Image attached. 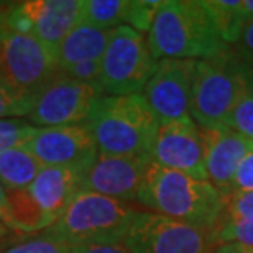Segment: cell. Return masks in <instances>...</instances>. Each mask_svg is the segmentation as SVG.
Returning <instances> with one entry per match:
<instances>
[{"label": "cell", "instance_id": "6da1fadb", "mask_svg": "<svg viewBox=\"0 0 253 253\" xmlns=\"http://www.w3.org/2000/svg\"><path fill=\"white\" fill-rule=\"evenodd\" d=\"M136 202L145 211L211 232L220 220L225 197L207 179L148 163Z\"/></svg>", "mask_w": 253, "mask_h": 253}, {"label": "cell", "instance_id": "7a4b0ae2", "mask_svg": "<svg viewBox=\"0 0 253 253\" xmlns=\"http://www.w3.org/2000/svg\"><path fill=\"white\" fill-rule=\"evenodd\" d=\"M146 42L156 61H206L230 48L220 38L202 0H163Z\"/></svg>", "mask_w": 253, "mask_h": 253}, {"label": "cell", "instance_id": "3957f363", "mask_svg": "<svg viewBox=\"0 0 253 253\" xmlns=\"http://www.w3.org/2000/svg\"><path fill=\"white\" fill-rule=\"evenodd\" d=\"M84 125L99 153L148 156L160 124L143 95L130 94L100 95Z\"/></svg>", "mask_w": 253, "mask_h": 253}, {"label": "cell", "instance_id": "277c9868", "mask_svg": "<svg viewBox=\"0 0 253 253\" xmlns=\"http://www.w3.org/2000/svg\"><path fill=\"white\" fill-rule=\"evenodd\" d=\"M136 211L130 204L110 197L79 192L63 214L43 232L68 247L124 244Z\"/></svg>", "mask_w": 253, "mask_h": 253}, {"label": "cell", "instance_id": "5b68a950", "mask_svg": "<svg viewBox=\"0 0 253 253\" xmlns=\"http://www.w3.org/2000/svg\"><path fill=\"white\" fill-rule=\"evenodd\" d=\"M56 74L53 54L40 40L0 20V83L15 97L33 107L35 97Z\"/></svg>", "mask_w": 253, "mask_h": 253}, {"label": "cell", "instance_id": "8992f818", "mask_svg": "<svg viewBox=\"0 0 253 253\" xmlns=\"http://www.w3.org/2000/svg\"><path fill=\"white\" fill-rule=\"evenodd\" d=\"M244 61L229 48L219 56L196 63L191 119L202 130L227 126L240 87Z\"/></svg>", "mask_w": 253, "mask_h": 253}, {"label": "cell", "instance_id": "52a82bcc", "mask_svg": "<svg viewBox=\"0 0 253 253\" xmlns=\"http://www.w3.org/2000/svg\"><path fill=\"white\" fill-rule=\"evenodd\" d=\"M158 61L150 51L146 35L117 27L100 58V87L104 95L141 94Z\"/></svg>", "mask_w": 253, "mask_h": 253}, {"label": "cell", "instance_id": "ba28073f", "mask_svg": "<svg viewBox=\"0 0 253 253\" xmlns=\"http://www.w3.org/2000/svg\"><path fill=\"white\" fill-rule=\"evenodd\" d=\"M81 10L83 0H28L0 5V20L20 33L33 35L54 58L61 42L79 25Z\"/></svg>", "mask_w": 253, "mask_h": 253}, {"label": "cell", "instance_id": "9c48e42d", "mask_svg": "<svg viewBox=\"0 0 253 253\" xmlns=\"http://www.w3.org/2000/svg\"><path fill=\"white\" fill-rule=\"evenodd\" d=\"M124 245L130 253H214L215 247L211 232L140 209Z\"/></svg>", "mask_w": 253, "mask_h": 253}, {"label": "cell", "instance_id": "30bf717a", "mask_svg": "<svg viewBox=\"0 0 253 253\" xmlns=\"http://www.w3.org/2000/svg\"><path fill=\"white\" fill-rule=\"evenodd\" d=\"M100 95L104 92L99 84L81 83L58 73L35 97L28 122L40 128L84 124Z\"/></svg>", "mask_w": 253, "mask_h": 253}, {"label": "cell", "instance_id": "8fae6325", "mask_svg": "<svg viewBox=\"0 0 253 253\" xmlns=\"http://www.w3.org/2000/svg\"><path fill=\"white\" fill-rule=\"evenodd\" d=\"M196 63L188 59H160L150 81L141 90L158 124L191 117Z\"/></svg>", "mask_w": 253, "mask_h": 253}, {"label": "cell", "instance_id": "7c38bea8", "mask_svg": "<svg viewBox=\"0 0 253 253\" xmlns=\"http://www.w3.org/2000/svg\"><path fill=\"white\" fill-rule=\"evenodd\" d=\"M148 160L161 168L207 179L202 130L191 117L160 124L148 151Z\"/></svg>", "mask_w": 253, "mask_h": 253}, {"label": "cell", "instance_id": "4fadbf2b", "mask_svg": "<svg viewBox=\"0 0 253 253\" xmlns=\"http://www.w3.org/2000/svg\"><path fill=\"white\" fill-rule=\"evenodd\" d=\"M25 148L43 166H59L83 171L99 155L97 146L84 124L37 128Z\"/></svg>", "mask_w": 253, "mask_h": 253}, {"label": "cell", "instance_id": "5bb4252c", "mask_svg": "<svg viewBox=\"0 0 253 253\" xmlns=\"http://www.w3.org/2000/svg\"><path fill=\"white\" fill-rule=\"evenodd\" d=\"M148 163V156L99 153L87 168L81 171L79 192H94L125 204L136 202Z\"/></svg>", "mask_w": 253, "mask_h": 253}, {"label": "cell", "instance_id": "9a60e30c", "mask_svg": "<svg viewBox=\"0 0 253 253\" xmlns=\"http://www.w3.org/2000/svg\"><path fill=\"white\" fill-rule=\"evenodd\" d=\"M202 138L206 146L207 181L227 199L232 194L237 169L252 150L253 140L229 126L202 130Z\"/></svg>", "mask_w": 253, "mask_h": 253}, {"label": "cell", "instance_id": "2e32d148", "mask_svg": "<svg viewBox=\"0 0 253 253\" xmlns=\"http://www.w3.org/2000/svg\"><path fill=\"white\" fill-rule=\"evenodd\" d=\"M81 171L59 166H43L30 184V194L46 215L56 220L79 194Z\"/></svg>", "mask_w": 253, "mask_h": 253}, {"label": "cell", "instance_id": "e0dca14e", "mask_svg": "<svg viewBox=\"0 0 253 253\" xmlns=\"http://www.w3.org/2000/svg\"><path fill=\"white\" fill-rule=\"evenodd\" d=\"M112 37V30H99L87 25H78L54 53L56 71L61 73L69 66L100 59Z\"/></svg>", "mask_w": 253, "mask_h": 253}, {"label": "cell", "instance_id": "ac0fdd59", "mask_svg": "<svg viewBox=\"0 0 253 253\" xmlns=\"http://www.w3.org/2000/svg\"><path fill=\"white\" fill-rule=\"evenodd\" d=\"M7 211H5V225L17 234H40L53 224V219L43 212L37 204L28 189H7Z\"/></svg>", "mask_w": 253, "mask_h": 253}, {"label": "cell", "instance_id": "d6986e66", "mask_svg": "<svg viewBox=\"0 0 253 253\" xmlns=\"http://www.w3.org/2000/svg\"><path fill=\"white\" fill-rule=\"evenodd\" d=\"M43 165L25 148L0 153V181L7 189H28Z\"/></svg>", "mask_w": 253, "mask_h": 253}, {"label": "cell", "instance_id": "ffe728a7", "mask_svg": "<svg viewBox=\"0 0 253 253\" xmlns=\"http://www.w3.org/2000/svg\"><path fill=\"white\" fill-rule=\"evenodd\" d=\"M217 32L225 44L234 46L249 25L244 12V0H202Z\"/></svg>", "mask_w": 253, "mask_h": 253}, {"label": "cell", "instance_id": "44dd1931", "mask_svg": "<svg viewBox=\"0 0 253 253\" xmlns=\"http://www.w3.org/2000/svg\"><path fill=\"white\" fill-rule=\"evenodd\" d=\"M130 0H83L79 25L114 30L126 25Z\"/></svg>", "mask_w": 253, "mask_h": 253}, {"label": "cell", "instance_id": "7402d4cb", "mask_svg": "<svg viewBox=\"0 0 253 253\" xmlns=\"http://www.w3.org/2000/svg\"><path fill=\"white\" fill-rule=\"evenodd\" d=\"M227 126L253 140V66L244 63L240 73V87L235 104L227 120Z\"/></svg>", "mask_w": 253, "mask_h": 253}, {"label": "cell", "instance_id": "603a6c76", "mask_svg": "<svg viewBox=\"0 0 253 253\" xmlns=\"http://www.w3.org/2000/svg\"><path fill=\"white\" fill-rule=\"evenodd\" d=\"M69 247L61 240L48 235L46 232L40 234H17L12 232L7 239L0 242V253H68Z\"/></svg>", "mask_w": 253, "mask_h": 253}, {"label": "cell", "instance_id": "cb8c5ba5", "mask_svg": "<svg viewBox=\"0 0 253 253\" xmlns=\"http://www.w3.org/2000/svg\"><path fill=\"white\" fill-rule=\"evenodd\" d=\"M214 245L237 244L253 247V220L250 219H220L211 230Z\"/></svg>", "mask_w": 253, "mask_h": 253}, {"label": "cell", "instance_id": "d4e9b609", "mask_svg": "<svg viewBox=\"0 0 253 253\" xmlns=\"http://www.w3.org/2000/svg\"><path fill=\"white\" fill-rule=\"evenodd\" d=\"M38 126H33L23 119L0 120V153L12 148H20L32 138Z\"/></svg>", "mask_w": 253, "mask_h": 253}, {"label": "cell", "instance_id": "484cf974", "mask_svg": "<svg viewBox=\"0 0 253 253\" xmlns=\"http://www.w3.org/2000/svg\"><path fill=\"white\" fill-rule=\"evenodd\" d=\"M161 2L163 0H130L128 20H126L125 27L133 28L143 35L148 33Z\"/></svg>", "mask_w": 253, "mask_h": 253}, {"label": "cell", "instance_id": "4316f807", "mask_svg": "<svg viewBox=\"0 0 253 253\" xmlns=\"http://www.w3.org/2000/svg\"><path fill=\"white\" fill-rule=\"evenodd\" d=\"M220 219H250L253 220V191H235L225 199L224 214Z\"/></svg>", "mask_w": 253, "mask_h": 253}, {"label": "cell", "instance_id": "83f0119b", "mask_svg": "<svg viewBox=\"0 0 253 253\" xmlns=\"http://www.w3.org/2000/svg\"><path fill=\"white\" fill-rule=\"evenodd\" d=\"M59 74L66 76V78L81 81V83L100 85V59H95V61H84V63L69 66V68H66Z\"/></svg>", "mask_w": 253, "mask_h": 253}, {"label": "cell", "instance_id": "f1b7e54d", "mask_svg": "<svg viewBox=\"0 0 253 253\" xmlns=\"http://www.w3.org/2000/svg\"><path fill=\"white\" fill-rule=\"evenodd\" d=\"M32 112V105L17 99L0 83V120L3 117H23Z\"/></svg>", "mask_w": 253, "mask_h": 253}, {"label": "cell", "instance_id": "f546056e", "mask_svg": "<svg viewBox=\"0 0 253 253\" xmlns=\"http://www.w3.org/2000/svg\"><path fill=\"white\" fill-rule=\"evenodd\" d=\"M235 191H253V146L235 173L232 192Z\"/></svg>", "mask_w": 253, "mask_h": 253}, {"label": "cell", "instance_id": "4dcf8cb0", "mask_svg": "<svg viewBox=\"0 0 253 253\" xmlns=\"http://www.w3.org/2000/svg\"><path fill=\"white\" fill-rule=\"evenodd\" d=\"M230 48H232V51L242 59V61L253 66V22H250L249 25H247L240 40Z\"/></svg>", "mask_w": 253, "mask_h": 253}, {"label": "cell", "instance_id": "1f68e13d", "mask_svg": "<svg viewBox=\"0 0 253 253\" xmlns=\"http://www.w3.org/2000/svg\"><path fill=\"white\" fill-rule=\"evenodd\" d=\"M68 253H130V250L124 244H105V245L69 247Z\"/></svg>", "mask_w": 253, "mask_h": 253}, {"label": "cell", "instance_id": "d6a6232c", "mask_svg": "<svg viewBox=\"0 0 253 253\" xmlns=\"http://www.w3.org/2000/svg\"><path fill=\"white\" fill-rule=\"evenodd\" d=\"M214 253H253V247H244L237 244H222L214 247Z\"/></svg>", "mask_w": 253, "mask_h": 253}, {"label": "cell", "instance_id": "836d02e7", "mask_svg": "<svg viewBox=\"0 0 253 253\" xmlns=\"http://www.w3.org/2000/svg\"><path fill=\"white\" fill-rule=\"evenodd\" d=\"M5 211H7V197H5V186L0 181V220L5 224Z\"/></svg>", "mask_w": 253, "mask_h": 253}, {"label": "cell", "instance_id": "e575fe53", "mask_svg": "<svg viewBox=\"0 0 253 253\" xmlns=\"http://www.w3.org/2000/svg\"><path fill=\"white\" fill-rule=\"evenodd\" d=\"M244 12L247 15L249 23L253 22V0H244Z\"/></svg>", "mask_w": 253, "mask_h": 253}, {"label": "cell", "instance_id": "d590c367", "mask_svg": "<svg viewBox=\"0 0 253 253\" xmlns=\"http://www.w3.org/2000/svg\"><path fill=\"white\" fill-rule=\"evenodd\" d=\"M10 234H12V230H10L8 227L5 225L2 220H0V242H2L3 239H7Z\"/></svg>", "mask_w": 253, "mask_h": 253}]
</instances>
